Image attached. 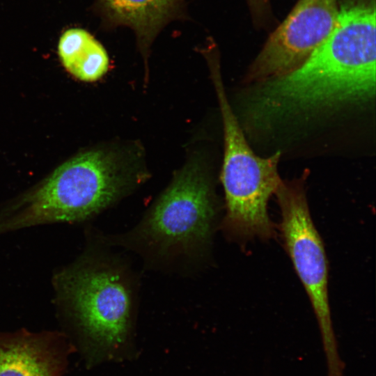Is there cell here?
I'll return each mask as SVG.
<instances>
[{
    "instance_id": "1",
    "label": "cell",
    "mask_w": 376,
    "mask_h": 376,
    "mask_svg": "<svg viewBox=\"0 0 376 376\" xmlns=\"http://www.w3.org/2000/svg\"><path fill=\"white\" fill-rule=\"evenodd\" d=\"M375 1L349 0L324 40L299 67L255 88L246 113L260 125L311 117L370 100L375 93Z\"/></svg>"
},
{
    "instance_id": "2",
    "label": "cell",
    "mask_w": 376,
    "mask_h": 376,
    "mask_svg": "<svg viewBox=\"0 0 376 376\" xmlns=\"http://www.w3.org/2000/svg\"><path fill=\"white\" fill-rule=\"evenodd\" d=\"M54 302L58 315L91 346L105 352L130 340L136 312V283L130 269L91 241L74 261L53 275Z\"/></svg>"
},
{
    "instance_id": "3",
    "label": "cell",
    "mask_w": 376,
    "mask_h": 376,
    "mask_svg": "<svg viewBox=\"0 0 376 376\" xmlns=\"http://www.w3.org/2000/svg\"><path fill=\"white\" fill-rule=\"evenodd\" d=\"M124 187L113 153L97 148L83 151L0 208V235L39 225L86 221L116 201Z\"/></svg>"
},
{
    "instance_id": "4",
    "label": "cell",
    "mask_w": 376,
    "mask_h": 376,
    "mask_svg": "<svg viewBox=\"0 0 376 376\" xmlns=\"http://www.w3.org/2000/svg\"><path fill=\"white\" fill-rule=\"evenodd\" d=\"M215 204L203 169L185 167L136 227L116 237L118 244L161 265L203 259L214 228Z\"/></svg>"
},
{
    "instance_id": "5",
    "label": "cell",
    "mask_w": 376,
    "mask_h": 376,
    "mask_svg": "<svg viewBox=\"0 0 376 376\" xmlns=\"http://www.w3.org/2000/svg\"><path fill=\"white\" fill-rule=\"evenodd\" d=\"M219 102L224 131L221 182L226 214L222 224L232 237L269 239L274 234L267 203L282 182L278 173L280 152L256 155L242 132L223 86L219 56L206 57Z\"/></svg>"
},
{
    "instance_id": "6",
    "label": "cell",
    "mask_w": 376,
    "mask_h": 376,
    "mask_svg": "<svg viewBox=\"0 0 376 376\" xmlns=\"http://www.w3.org/2000/svg\"><path fill=\"white\" fill-rule=\"evenodd\" d=\"M274 194L281 210L280 230L285 250L318 320L328 376H344L329 304L327 258L311 215L304 185L282 180Z\"/></svg>"
},
{
    "instance_id": "7",
    "label": "cell",
    "mask_w": 376,
    "mask_h": 376,
    "mask_svg": "<svg viewBox=\"0 0 376 376\" xmlns=\"http://www.w3.org/2000/svg\"><path fill=\"white\" fill-rule=\"evenodd\" d=\"M339 8V0H298L269 35L250 65L246 81L258 84L299 67L331 33Z\"/></svg>"
},
{
    "instance_id": "8",
    "label": "cell",
    "mask_w": 376,
    "mask_h": 376,
    "mask_svg": "<svg viewBox=\"0 0 376 376\" xmlns=\"http://www.w3.org/2000/svg\"><path fill=\"white\" fill-rule=\"evenodd\" d=\"M65 345L58 332L0 334V376H61Z\"/></svg>"
},
{
    "instance_id": "9",
    "label": "cell",
    "mask_w": 376,
    "mask_h": 376,
    "mask_svg": "<svg viewBox=\"0 0 376 376\" xmlns=\"http://www.w3.org/2000/svg\"><path fill=\"white\" fill-rule=\"evenodd\" d=\"M187 0H97L103 22L109 28L126 26L136 36L146 62L155 39L173 20L185 17Z\"/></svg>"
},
{
    "instance_id": "10",
    "label": "cell",
    "mask_w": 376,
    "mask_h": 376,
    "mask_svg": "<svg viewBox=\"0 0 376 376\" xmlns=\"http://www.w3.org/2000/svg\"><path fill=\"white\" fill-rule=\"evenodd\" d=\"M58 52L65 69L83 81L98 80L109 67V58L102 45L83 29L66 30L59 39Z\"/></svg>"
},
{
    "instance_id": "11",
    "label": "cell",
    "mask_w": 376,
    "mask_h": 376,
    "mask_svg": "<svg viewBox=\"0 0 376 376\" xmlns=\"http://www.w3.org/2000/svg\"><path fill=\"white\" fill-rule=\"evenodd\" d=\"M253 21L260 27L266 25L271 18L270 0H246Z\"/></svg>"
}]
</instances>
